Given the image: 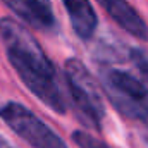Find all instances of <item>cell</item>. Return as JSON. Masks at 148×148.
Instances as JSON below:
<instances>
[{
  "mask_svg": "<svg viewBox=\"0 0 148 148\" xmlns=\"http://www.w3.org/2000/svg\"><path fill=\"white\" fill-rule=\"evenodd\" d=\"M0 38L7 59L24 86L57 114H66L67 103L57 81L53 62L47 57L31 31L12 17L0 19Z\"/></svg>",
  "mask_w": 148,
  "mask_h": 148,
  "instance_id": "cell-1",
  "label": "cell"
},
{
  "mask_svg": "<svg viewBox=\"0 0 148 148\" xmlns=\"http://www.w3.org/2000/svg\"><path fill=\"white\" fill-rule=\"evenodd\" d=\"M66 84L69 90V98L77 119L91 129L100 131L102 121L105 117V105L100 93V86L88 67L79 59L66 60Z\"/></svg>",
  "mask_w": 148,
  "mask_h": 148,
  "instance_id": "cell-2",
  "label": "cell"
},
{
  "mask_svg": "<svg viewBox=\"0 0 148 148\" xmlns=\"http://www.w3.org/2000/svg\"><path fill=\"white\" fill-rule=\"evenodd\" d=\"M100 86L115 110L148 127V88L133 74L119 69H102Z\"/></svg>",
  "mask_w": 148,
  "mask_h": 148,
  "instance_id": "cell-3",
  "label": "cell"
},
{
  "mask_svg": "<svg viewBox=\"0 0 148 148\" xmlns=\"http://www.w3.org/2000/svg\"><path fill=\"white\" fill-rule=\"evenodd\" d=\"M0 119L29 147L33 148H67L66 141L50 129L38 115L17 102H7L0 107Z\"/></svg>",
  "mask_w": 148,
  "mask_h": 148,
  "instance_id": "cell-4",
  "label": "cell"
},
{
  "mask_svg": "<svg viewBox=\"0 0 148 148\" xmlns=\"http://www.w3.org/2000/svg\"><path fill=\"white\" fill-rule=\"evenodd\" d=\"M100 7L110 16V19L126 33L141 41L148 40V26L138 10L126 0H97Z\"/></svg>",
  "mask_w": 148,
  "mask_h": 148,
  "instance_id": "cell-5",
  "label": "cell"
},
{
  "mask_svg": "<svg viewBox=\"0 0 148 148\" xmlns=\"http://www.w3.org/2000/svg\"><path fill=\"white\" fill-rule=\"evenodd\" d=\"M2 2L35 29L50 31L55 26V17L50 0H2Z\"/></svg>",
  "mask_w": 148,
  "mask_h": 148,
  "instance_id": "cell-6",
  "label": "cell"
},
{
  "mask_svg": "<svg viewBox=\"0 0 148 148\" xmlns=\"http://www.w3.org/2000/svg\"><path fill=\"white\" fill-rule=\"evenodd\" d=\"M74 33L81 40H91L97 31L98 17L90 0H62Z\"/></svg>",
  "mask_w": 148,
  "mask_h": 148,
  "instance_id": "cell-7",
  "label": "cell"
},
{
  "mask_svg": "<svg viewBox=\"0 0 148 148\" xmlns=\"http://www.w3.org/2000/svg\"><path fill=\"white\" fill-rule=\"evenodd\" d=\"M129 59L136 71L140 74V81L148 88V52L143 48H131L129 50Z\"/></svg>",
  "mask_w": 148,
  "mask_h": 148,
  "instance_id": "cell-8",
  "label": "cell"
},
{
  "mask_svg": "<svg viewBox=\"0 0 148 148\" xmlns=\"http://www.w3.org/2000/svg\"><path fill=\"white\" fill-rule=\"evenodd\" d=\"M73 141L79 148H112L105 141H102V140L95 138L93 134H90L86 131H81V129L73 133Z\"/></svg>",
  "mask_w": 148,
  "mask_h": 148,
  "instance_id": "cell-9",
  "label": "cell"
},
{
  "mask_svg": "<svg viewBox=\"0 0 148 148\" xmlns=\"http://www.w3.org/2000/svg\"><path fill=\"white\" fill-rule=\"evenodd\" d=\"M0 148H14V147H12L7 140H3V138L0 136Z\"/></svg>",
  "mask_w": 148,
  "mask_h": 148,
  "instance_id": "cell-10",
  "label": "cell"
}]
</instances>
